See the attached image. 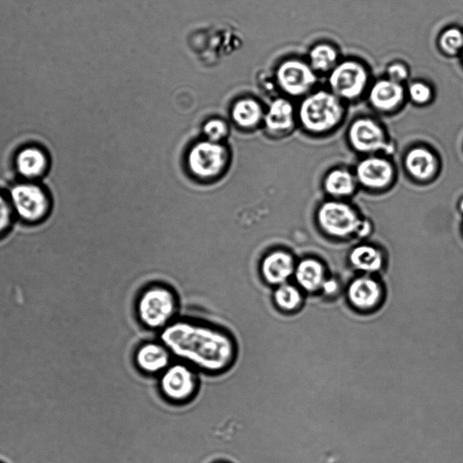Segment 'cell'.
I'll return each mask as SVG.
<instances>
[{
    "instance_id": "obj_1",
    "label": "cell",
    "mask_w": 463,
    "mask_h": 463,
    "mask_svg": "<svg viewBox=\"0 0 463 463\" xmlns=\"http://www.w3.org/2000/svg\"><path fill=\"white\" fill-rule=\"evenodd\" d=\"M172 355L189 362L205 374L219 375L233 367L239 356L238 342L225 331L186 320L172 323L160 333Z\"/></svg>"
},
{
    "instance_id": "obj_2",
    "label": "cell",
    "mask_w": 463,
    "mask_h": 463,
    "mask_svg": "<svg viewBox=\"0 0 463 463\" xmlns=\"http://www.w3.org/2000/svg\"><path fill=\"white\" fill-rule=\"evenodd\" d=\"M343 113L341 100L327 90L307 95L299 106V119L303 127L315 133L325 132L335 127Z\"/></svg>"
},
{
    "instance_id": "obj_3",
    "label": "cell",
    "mask_w": 463,
    "mask_h": 463,
    "mask_svg": "<svg viewBox=\"0 0 463 463\" xmlns=\"http://www.w3.org/2000/svg\"><path fill=\"white\" fill-rule=\"evenodd\" d=\"M176 295L171 290L156 286L142 292L136 304L138 319L147 330H164L179 311Z\"/></svg>"
},
{
    "instance_id": "obj_4",
    "label": "cell",
    "mask_w": 463,
    "mask_h": 463,
    "mask_svg": "<svg viewBox=\"0 0 463 463\" xmlns=\"http://www.w3.org/2000/svg\"><path fill=\"white\" fill-rule=\"evenodd\" d=\"M318 220L326 233L337 238L353 234L366 237L370 231V224L361 221L355 210L338 201L324 203L318 212Z\"/></svg>"
},
{
    "instance_id": "obj_5",
    "label": "cell",
    "mask_w": 463,
    "mask_h": 463,
    "mask_svg": "<svg viewBox=\"0 0 463 463\" xmlns=\"http://www.w3.org/2000/svg\"><path fill=\"white\" fill-rule=\"evenodd\" d=\"M369 83L366 66L355 59L341 61L329 73L330 91L341 100H355L361 97Z\"/></svg>"
},
{
    "instance_id": "obj_6",
    "label": "cell",
    "mask_w": 463,
    "mask_h": 463,
    "mask_svg": "<svg viewBox=\"0 0 463 463\" xmlns=\"http://www.w3.org/2000/svg\"><path fill=\"white\" fill-rule=\"evenodd\" d=\"M199 387L198 373L182 363L171 365L162 373L159 380L163 397L176 405H185L197 398Z\"/></svg>"
},
{
    "instance_id": "obj_7",
    "label": "cell",
    "mask_w": 463,
    "mask_h": 463,
    "mask_svg": "<svg viewBox=\"0 0 463 463\" xmlns=\"http://www.w3.org/2000/svg\"><path fill=\"white\" fill-rule=\"evenodd\" d=\"M277 82L282 90L294 97L307 96L318 83V74L307 61L290 58L277 69Z\"/></svg>"
},
{
    "instance_id": "obj_8",
    "label": "cell",
    "mask_w": 463,
    "mask_h": 463,
    "mask_svg": "<svg viewBox=\"0 0 463 463\" xmlns=\"http://www.w3.org/2000/svg\"><path fill=\"white\" fill-rule=\"evenodd\" d=\"M10 201L18 216L29 223L43 220L50 210L46 192L40 186L30 182L14 186L11 190Z\"/></svg>"
},
{
    "instance_id": "obj_9",
    "label": "cell",
    "mask_w": 463,
    "mask_h": 463,
    "mask_svg": "<svg viewBox=\"0 0 463 463\" xmlns=\"http://www.w3.org/2000/svg\"><path fill=\"white\" fill-rule=\"evenodd\" d=\"M227 152L225 148L213 141H202L190 151L189 165L191 172L200 178L217 176L225 167Z\"/></svg>"
},
{
    "instance_id": "obj_10",
    "label": "cell",
    "mask_w": 463,
    "mask_h": 463,
    "mask_svg": "<svg viewBox=\"0 0 463 463\" xmlns=\"http://www.w3.org/2000/svg\"><path fill=\"white\" fill-rule=\"evenodd\" d=\"M352 147L359 152L371 153L392 150L381 127L374 121L366 118L353 122L349 132Z\"/></svg>"
},
{
    "instance_id": "obj_11",
    "label": "cell",
    "mask_w": 463,
    "mask_h": 463,
    "mask_svg": "<svg viewBox=\"0 0 463 463\" xmlns=\"http://www.w3.org/2000/svg\"><path fill=\"white\" fill-rule=\"evenodd\" d=\"M172 353L163 344L147 341L141 344L134 355L138 369L147 375L163 373L171 366Z\"/></svg>"
},
{
    "instance_id": "obj_12",
    "label": "cell",
    "mask_w": 463,
    "mask_h": 463,
    "mask_svg": "<svg viewBox=\"0 0 463 463\" xmlns=\"http://www.w3.org/2000/svg\"><path fill=\"white\" fill-rule=\"evenodd\" d=\"M357 179L366 188L383 189L393 181L394 169L387 160L370 157L358 165Z\"/></svg>"
},
{
    "instance_id": "obj_13",
    "label": "cell",
    "mask_w": 463,
    "mask_h": 463,
    "mask_svg": "<svg viewBox=\"0 0 463 463\" xmlns=\"http://www.w3.org/2000/svg\"><path fill=\"white\" fill-rule=\"evenodd\" d=\"M405 95L406 90L402 84L385 77L373 83L369 89L368 99L375 109L380 112H391L402 104Z\"/></svg>"
},
{
    "instance_id": "obj_14",
    "label": "cell",
    "mask_w": 463,
    "mask_h": 463,
    "mask_svg": "<svg viewBox=\"0 0 463 463\" xmlns=\"http://www.w3.org/2000/svg\"><path fill=\"white\" fill-rule=\"evenodd\" d=\"M15 164L21 177L32 181L46 174L49 162L42 148L36 146H28L18 152Z\"/></svg>"
},
{
    "instance_id": "obj_15",
    "label": "cell",
    "mask_w": 463,
    "mask_h": 463,
    "mask_svg": "<svg viewBox=\"0 0 463 463\" xmlns=\"http://www.w3.org/2000/svg\"><path fill=\"white\" fill-rule=\"evenodd\" d=\"M295 272L292 257L284 252H275L268 256L262 265L265 281L273 285H282Z\"/></svg>"
},
{
    "instance_id": "obj_16",
    "label": "cell",
    "mask_w": 463,
    "mask_h": 463,
    "mask_svg": "<svg viewBox=\"0 0 463 463\" xmlns=\"http://www.w3.org/2000/svg\"><path fill=\"white\" fill-rule=\"evenodd\" d=\"M406 167L413 177L425 181L433 177L436 173L437 161L430 150L418 147L408 153Z\"/></svg>"
},
{
    "instance_id": "obj_17",
    "label": "cell",
    "mask_w": 463,
    "mask_h": 463,
    "mask_svg": "<svg viewBox=\"0 0 463 463\" xmlns=\"http://www.w3.org/2000/svg\"><path fill=\"white\" fill-rule=\"evenodd\" d=\"M350 302L358 308H371L380 299L381 290L373 279L362 277L352 282L349 288Z\"/></svg>"
},
{
    "instance_id": "obj_18",
    "label": "cell",
    "mask_w": 463,
    "mask_h": 463,
    "mask_svg": "<svg viewBox=\"0 0 463 463\" xmlns=\"http://www.w3.org/2000/svg\"><path fill=\"white\" fill-rule=\"evenodd\" d=\"M307 61L318 75L329 74L341 62L340 53L334 45L321 42L308 51Z\"/></svg>"
},
{
    "instance_id": "obj_19",
    "label": "cell",
    "mask_w": 463,
    "mask_h": 463,
    "mask_svg": "<svg viewBox=\"0 0 463 463\" xmlns=\"http://www.w3.org/2000/svg\"><path fill=\"white\" fill-rule=\"evenodd\" d=\"M295 276L298 283L308 291H315L324 283V266L314 259L301 261L295 269Z\"/></svg>"
},
{
    "instance_id": "obj_20",
    "label": "cell",
    "mask_w": 463,
    "mask_h": 463,
    "mask_svg": "<svg viewBox=\"0 0 463 463\" xmlns=\"http://www.w3.org/2000/svg\"><path fill=\"white\" fill-rule=\"evenodd\" d=\"M265 124L272 131L282 132L290 130L293 125V107L291 104L282 98L272 103L267 114Z\"/></svg>"
},
{
    "instance_id": "obj_21",
    "label": "cell",
    "mask_w": 463,
    "mask_h": 463,
    "mask_svg": "<svg viewBox=\"0 0 463 463\" xmlns=\"http://www.w3.org/2000/svg\"><path fill=\"white\" fill-rule=\"evenodd\" d=\"M351 265L358 270L375 273L383 265L381 253L370 246H359L354 248L349 256Z\"/></svg>"
},
{
    "instance_id": "obj_22",
    "label": "cell",
    "mask_w": 463,
    "mask_h": 463,
    "mask_svg": "<svg viewBox=\"0 0 463 463\" xmlns=\"http://www.w3.org/2000/svg\"><path fill=\"white\" fill-rule=\"evenodd\" d=\"M324 187L330 195L333 197H348L356 188L354 176L345 170H335L326 178Z\"/></svg>"
},
{
    "instance_id": "obj_23",
    "label": "cell",
    "mask_w": 463,
    "mask_h": 463,
    "mask_svg": "<svg viewBox=\"0 0 463 463\" xmlns=\"http://www.w3.org/2000/svg\"><path fill=\"white\" fill-rule=\"evenodd\" d=\"M232 115L238 124L250 128L256 126L261 121L263 111L257 102L245 99L236 104Z\"/></svg>"
},
{
    "instance_id": "obj_24",
    "label": "cell",
    "mask_w": 463,
    "mask_h": 463,
    "mask_svg": "<svg viewBox=\"0 0 463 463\" xmlns=\"http://www.w3.org/2000/svg\"><path fill=\"white\" fill-rule=\"evenodd\" d=\"M438 46L447 56L459 55L463 49V29L449 27L438 38Z\"/></svg>"
},
{
    "instance_id": "obj_25",
    "label": "cell",
    "mask_w": 463,
    "mask_h": 463,
    "mask_svg": "<svg viewBox=\"0 0 463 463\" xmlns=\"http://www.w3.org/2000/svg\"><path fill=\"white\" fill-rule=\"evenodd\" d=\"M274 299L281 310L290 312L295 310L300 304L301 296L296 287L282 284L274 291Z\"/></svg>"
},
{
    "instance_id": "obj_26",
    "label": "cell",
    "mask_w": 463,
    "mask_h": 463,
    "mask_svg": "<svg viewBox=\"0 0 463 463\" xmlns=\"http://www.w3.org/2000/svg\"><path fill=\"white\" fill-rule=\"evenodd\" d=\"M408 94L411 101L417 105L428 104L433 97V90L423 81H415L408 87Z\"/></svg>"
},
{
    "instance_id": "obj_27",
    "label": "cell",
    "mask_w": 463,
    "mask_h": 463,
    "mask_svg": "<svg viewBox=\"0 0 463 463\" xmlns=\"http://www.w3.org/2000/svg\"><path fill=\"white\" fill-rule=\"evenodd\" d=\"M385 73H387V79L403 84L409 79L410 71L406 63L394 62L388 66Z\"/></svg>"
},
{
    "instance_id": "obj_28",
    "label": "cell",
    "mask_w": 463,
    "mask_h": 463,
    "mask_svg": "<svg viewBox=\"0 0 463 463\" xmlns=\"http://www.w3.org/2000/svg\"><path fill=\"white\" fill-rule=\"evenodd\" d=\"M13 218V208L11 201L0 194V235L5 233L12 225Z\"/></svg>"
},
{
    "instance_id": "obj_29",
    "label": "cell",
    "mask_w": 463,
    "mask_h": 463,
    "mask_svg": "<svg viewBox=\"0 0 463 463\" xmlns=\"http://www.w3.org/2000/svg\"><path fill=\"white\" fill-rule=\"evenodd\" d=\"M204 132L210 141L216 142L227 134V127L220 120H211L205 125Z\"/></svg>"
},
{
    "instance_id": "obj_30",
    "label": "cell",
    "mask_w": 463,
    "mask_h": 463,
    "mask_svg": "<svg viewBox=\"0 0 463 463\" xmlns=\"http://www.w3.org/2000/svg\"><path fill=\"white\" fill-rule=\"evenodd\" d=\"M323 287L328 293H333L337 290V283L333 281L324 282Z\"/></svg>"
},
{
    "instance_id": "obj_31",
    "label": "cell",
    "mask_w": 463,
    "mask_h": 463,
    "mask_svg": "<svg viewBox=\"0 0 463 463\" xmlns=\"http://www.w3.org/2000/svg\"><path fill=\"white\" fill-rule=\"evenodd\" d=\"M459 206L460 212L463 214V198L460 200Z\"/></svg>"
},
{
    "instance_id": "obj_32",
    "label": "cell",
    "mask_w": 463,
    "mask_h": 463,
    "mask_svg": "<svg viewBox=\"0 0 463 463\" xmlns=\"http://www.w3.org/2000/svg\"><path fill=\"white\" fill-rule=\"evenodd\" d=\"M459 56L461 57V62H462V63H463V49H462V51H461V53H460Z\"/></svg>"
}]
</instances>
